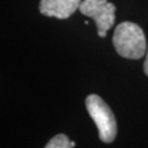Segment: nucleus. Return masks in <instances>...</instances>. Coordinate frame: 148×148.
Returning a JSON list of instances; mask_svg holds the SVG:
<instances>
[{
    "label": "nucleus",
    "instance_id": "4",
    "mask_svg": "<svg viewBox=\"0 0 148 148\" xmlns=\"http://www.w3.org/2000/svg\"><path fill=\"white\" fill-rule=\"evenodd\" d=\"M82 0H41L40 12L43 16L68 19L76 10H79Z\"/></svg>",
    "mask_w": 148,
    "mask_h": 148
},
{
    "label": "nucleus",
    "instance_id": "5",
    "mask_svg": "<svg viewBox=\"0 0 148 148\" xmlns=\"http://www.w3.org/2000/svg\"><path fill=\"white\" fill-rule=\"evenodd\" d=\"M45 148H73L69 138L64 134H57L54 136L47 144Z\"/></svg>",
    "mask_w": 148,
    "mask_h": 148
},
{
    "label": "nucleus",
    "instance_id": "6",
    "mask_svg": "<svg viewBox=\"0 0 148 148\" xmlns=\"http://www.w3.org/2000/svg\"><path fill=\"white\" fill-rule=\"evenodd\" d=\"M144 71L146 76H148V51H147V55H146V58H145V63H144Z\"/></svg>",
    "mask_w": 148,
    "mask_h": 148
},
{
    "label": "nucleus",
    "instance_id": "1",
    "mask_svg": "<svg viewBox=\"0 0 148 148\" xmlns=\"http://www.w3.org/2000/svg\"><path fill=\"white\" fill-rule=\"evenodd\" d=\"M112 41L117 54L128 59L142 58L147 48L144 31L133 22L120 23L114 31Z\"/></svg>",
    "mask_w": 148,
    "mask_h": 148
},
{
    "label": "nucleus",
    "instance_id": "2",
    "mask_svg": "<svg viewBox=\"0 0 148 148\" xmlns=\"http://www.w3.org/2000/svg\"><path fill=\"white\" fill-rule=\"evenodd\" d=\"M86 108L99 131V137L103 143H112L116 136V120L110 106L97 95H90L86 99Z\"/></svg>",
    "mask_w": 148,
    "mask_h": 148
},
{
    "label": "nucleus",
    "instance_id": "7",
    "mask_svg": "<svg viewBox=\"0 0 148 148\" xmlns=\"http://www.w3.org/2000/svg\"><path fill=\"white\" fill-rule=\"evenodd\" d=\"M70 144H71V147H73V148L76 146V143H75V142H70Z\"/></svg>",
    "mask_w": 148,
    "mask_h": 148
},
{
    "label": "nucleus",
    "instance_id": "3",
    "mask_svg": "<svg viewBox=\"0 0 148 148\" xmlns=\"http://www.w3.org/2000/svg\"><path fill=\"white\" fill-rule=\"evenodd\" d=\"M79 11L86 16L92 18L97 24L98 35L106 37L115 21V5L108 0H84L81 1Z\"/></svg>",
    "mask_w": 148,
    "mask_h": 148
}]
</instances>
